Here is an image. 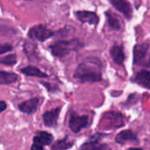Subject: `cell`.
Masks as SVG:
<instances>
[{
  "mask_svg": "<svg viewBox=\"0 0 150 150\" xmlns=\"http://www.w3.org/2000/svg\"><path fill=\"white\" fill-rule=\"evenodd\" d=\"M12 50V47L11 45H8V44H2L0 46V54H5L6 52H9Z\"/></svg>",
  "mask_w": 150,
  "mask_h": 150,
  "instance_id": "obj_22",
  "label": "cell"
},
{
  "mask_svg": "<svg viewBox=\"0 0 150 150\" xmlns=\"http://www.w3.org/2000/svg\"><path fill=\"white\" fill-rule=\"evenodd\" d=\"M104 119L107 120L110 126L113 127H120L124 126V119L120 113L117 112H107L104 115Z\"/></svg>",
  "mask_w": 150,
  "mask_h": 150,
  "instance_id": "obj_11",
  "label": "cell"
},
{
  "mask_svg": "<svg viewBox=\"0 0 150 150\" xmlns=\"http://www.w3.org/2000/svg\"><path fill=\"white\" fill-rule=\"evenodd\" d=\"M6 109V104L4 101H1V112H4Z\"/></svg>",
  "mask_w": 150,
  "mask_h": 150,
  "instance_id": "obj_24",
  "label": "cell"
},
{
  "mask_svg": "<svg viewBox=\"0 0 150 150\" xmlns=\"http://www.w3.org/2000/svg\"><path fill=\"white\" fill-rule=\"evenodd\" d=\"M132 82L137 83L138 85L150 90V72L149 70H141L138 72L134 78H132Z\"/></svg>",
  "mask_w": 150,
  "mask_h": 150,
  "instance_id": "obj_9",
  "label": "cell"
},
{
  "mask_svg": "<svg viewBox=\"0 0 150 150\" xmlns=\"http://www.w3.org/2000/svg\"><path fill=\"white\" fill-rule=\"evenodd\" d=\"M31 150H44V148L42 145L40 144H38V143H33L32 148H31Z\"/></svg>",
  "mask_w": 150,
  "mask_h": 150,
  "instance_id": "obj_23",
  "label": "cell"
},
{
  "mask_svg": "<svg viewBox=\"0 0 150 150\" xmlns=\"http://www.w3.org/2000/svg\"><path fill=\"white\" fill-rule=\"evenodd\" d=\"M83 45L78 40H58L49 46L51 53L57 57H63L72 51L79 50Z\"/></svg>",
  "mask_w": 150,
  "mask_h": 150,
  "instance_id": "obj_2",
  "label": "cell"
},
{
  "mask_svg": "<svg viewBox=\"0 0 150 150\" xmlns=\"http://www.w3.org/2000/svg\"><path fill=\"white\" fill-rule=\"evenodd\" d=\"M54 33L48 29L44 25H37L33 26L28 32V37L37 40L39 41H45L46 40L53 37Z\"/></svg>",
  "mask_w": 150,
  "mask_h": 150,
  "instance_id": "obj_4",
  "label": "cell"
},
{
  "mask_svg": "<svg viewBox=\"0 0 150 150\" xmlns=\"http://www.w3.org/2000/svg\"><path fill=\"white\" fill-rule=\"evenodd\" d=\"M88 125H89V117L88 116H86V115L80 116L75 112H72L70 114L69 127L73 133H75V134L79 133L83 128L87 127Z\"/></svg>",
  "mask_w": 150,
  "mask_h": 150,
  "instance_id": "obj_5",
  "label": "cell"
},
{
  "mask_svg": "<svg viewBox=\"0 0 150 150\" xmlns=\"http://www.w3.org/2000/svg\"><path fill=\"white\" fill-rule=\"evenodd\" d=\"M127 150H143L142 149H138V148H131V149H129Z\"/></svg>",
  "mask_w": 150,
  "mask_h": 150,
  "instance_id": "obj_25",
  "label": "cell"
},
{
  "mask_svg": "<svg viewBox=\"0 0 150 150\" xmlns=\"http://www.w3.org/2000/svg\"><path fill=\"white\" fill-rule=\"evenodd\" d=\"M18 76L15 73L5 72L2 70L0 72V83L1 84H11L18 80Z\"/></svg>",
  "mask_w": 150,
  "mask_h": 150,
  "instance_id": "obj_18",
  "label": "cell"
},
{
  "mask_svg": "<svg viewBox=\"0 0 150 150\" xmlns=\"http://www.w3.org/2000/svg\"><path fill=\"white\" fill-rule=\"evenodd\" d=\"M73 146V142L69 141V137H65L62 140L57 141L54 142V144L52 145L51 149L52 150H67L70 149Z\"/></svg>",
  "mask_w": 150,
  "mask_h": 150,
  "instance_id": "obj_19",
  "label": "cell"
},
{
  "mask_svg": "<svg viewBox=\"0 0 150 150\" xmlns=\"http://www.w3.org/2000/svg\"><path fill=\"white\" fill-rule=\"evenodd\" d=\"M76 16L79 21L82 23H88L90 25H97L99 22L98 16L93 12L89 11H78L76 12Z\"/></svg>",
  "mask_w": 150,
  "mask_h": 150,
  "instance_id": "obj_7",
  "label": "cell"
},
{
  "mask_svg": "<svg viewBox=\"0 0 150 150\" xmlns=\"http://www.w3.org/2000/svg\"><path fill=\"white\" fill-rule=\"evenodd\" d=\"M74 77L80 83L101 81L102 73L100 62L93 58L87 59L77 66L74 73Z\"/></svg>",
  "mask_w": 150,
  "mask_h": 150,
  "instance_id": "obj_1",
  "label": "cell"
},
{
  "mask_svg": "<svg viewBox=\"0 0 150 150\" xmlns=\"http://www.w3.org/2000/svg\"><path fill=\"white\" fill-rule=\"evenodd\" d=\"M1 63L7 65V66H13L17 62V55L15 54H8L4 57L1 58Z\"/></svg>",
  "mask_w": 150,
  "mask_h": 150,
  "instance_id": "obj_21",
  "label": "cell"
},
{
  "mask_svg": "<svg viewBox=\"0 0 150 150\" xmlns=\"http://www.w3.org/2000/svg\"><path fill=\"white\" fill-rule=\"evenodd\" d=\"M20 71L29 76H36V77H47V75L42 71H40L38 68L33 66H27L20 69Z\"/></svg>",
  "mask_w": 150,
  "mask_h": 150,
  "instance_id": "obj_16",
  "label": "cell"
},
{
  "mask_svg": "<svg viewBox=\"0 0 150 150\" xmlns=\"http://www.w3.org/2000/svg\"><path fill=\"white\" fill-rule=\"evenodd\" d=\"M81 150H111V149L108 145L100 143L98 140H91L83 144Z\"/></svg>",
  "mask_w": 150,
  "mask_h": 150,
  "instance_id": "obj_15",
  "label": "cell"
},
{
  "mask_svg": "<svg viewBox=\"0 0 150 150\" xmlns=\"http://www.w3.org/2000/svg\"><path fill=\"white\" fill-rule=\"evenodd\" d=\"M149 45L148 43L137 44L134 47V63L136 65L150 66V56L148 57Z\"/></svg>",
  "mask_w": 150,
  "mask_h": 150,
  "instance_id": "obj_3",
  "label": "cell"
},
{
  "mask_svg": "<svg viewBox=\"0 0 150 150\" xmlns=\"http://www.w3.org/2000/svg\"><path fill=\"white\" fill-rule=\"evenodd\" d=\"M105 15H106L107 21H108V24H109L111 29L115 30V31H119V30L121 29L120 20V18L113 12L106 11L105 12Z\"/></svg>",
  "mask_w": 150,
  "mask_h": 150,
  "instance_id": "obj_17",
  "label": "cell"
},
{
  "mask_svg": "<svg viewBox=\"0 0 150 150\" xmlns=\"http://www.w3.org/2000/svg\"><path fill=\"white\" fill-rule=\"evenodd\" d=\"M110 54H111L112 61L116 64H118V65L123 64L126 57H125V54H124V51H123V48L121 46L114 45L113 47H112V48L110 49Z\"/></svg>",
  "mask_w": 150,
  "mask_h": 150,
  "instance_id": "obj_13",
  "label": "cell"
},
{
  "mask_svg": "<svg viewBox=\"0 0 150 150\" xmlns=\"http://www.w3.org/2000/svg\"><path fill=\"white\" fill-rule=\"evenodd\" d=\"M60 112H61V107H57V108H54L51 111L46 112L42 115L44 125L46 127H54L57 124V120L59 118Z\"/></svg>",
  "mask_w": 150,
  "mask_h": 150,
  "instance_id": "obj_8",
  "label": "cell"
},
{
  "mask_svg": "<svg viewBox=\"0 0 150 150\" xmlns=\"http://www.w3.org/2000/svg\"><path fill=\"white\" fill-rule=\"evenodd\" d=\"M112 4L121 12L127 18L130 19L133 14V9L127 0H111Z\"/></svg>",
  "mask_w": 150,
  "mask_h": 150,
  "instance_id": "obj_6",
  "label": "cell"
},
{
  "mask_svg": "<svg viewBox=\"0 0 150 150\" xmlns=\"http://www.w3.org/2000/svg\"><path fill=\"white\" fill-rule=\"evenodd\" d=\"M24 50L25 53L26 54L27 57L29 60H33V57H34L35 60H38V55H37V45L30 42H25L24 46Z\"/></svg>",
  "mask_w": 150,
  "mask_h": 150,
  "instance_id": "obj_20",
  "label": "cell"
},
{
  "mask_svg": "<svg viewBox=\"0 0 150 150\" xmlns=\"http://www.w3.org/2000/svg\"><path fill=\"white\" fill-rule=\"evenodd\" d=\"M115 141H116V142H118L120 144H125V143L129 142H138V138L133 131L125 130V131H122L117 134Z\"/></svg>",
  "mask_w": 150,
  "mask_h": 150,
  "instance_id": "obj_12",
  "label": "cell"
},
{
  "mask_svg": "<svg viewBox=\"0 0 150 150\" xmlns=\"http://www.w3.org/2000/svg\"><path fill=\"white\" fill-rule=\"evenodd\" d=\"M39 103H40V99L38 98H33L26 100V101L23 102L22 104H20L18 105V109L24 113L33 114L36 112Z\"/></svg>",
  "mask_w": 150,
  "mask_h": 150,
  "instance_id": "obj_10",
  "label": "cell"
},
{
  "mask_svg": "<svg viewBox=\"0 0 150 150\" xmlns=\"http://www.w3.org/2000/svg\"><path fill=\"white\" fill-rule=\"evenodd\" d=\"M54 137L51 134L44 131L38 132L33 137V143H38L42 146H47L52 143Z\"/></svg>",
  "mask_w": 150,
  "mask_h": 150,
  "instance_id": "obj_14",
  "label": "cell"
}]
</instances>
